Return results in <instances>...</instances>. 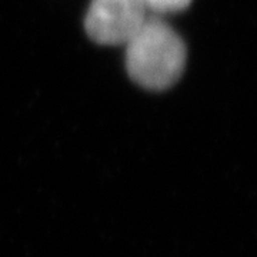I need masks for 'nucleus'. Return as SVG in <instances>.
<instances>
[{"label": "nucleus", "instance_id": "f257e3e1", "mask_svg": "<svg viewBox=\"0 0 257 257\" xmlns=\"http://www.w3.org/2000/svg\"><path fill=\"white\" fill-rule=\"evenodd\" d=\"M186 46L180 36L157 15H150L126 43L128 76L150 90H165L184 72Z\"/></svg>", "mask_w": 257, "mask_h": 257}, {"label": "nucleus", "instance_id": "f03ea898", "mask_svg": "<svg viewBox=\"0 0 257 257\" xmlns=\"http://www.w3.org/2000/svg\"><path fill=\"white\" fill-rule=\"evenodd\" d=\"M150 16L143 0H92L86 32L100 45H126Z\"/></svg>", "mask_w": 257, "mask_h": 257}, {"label": "nucleus", "instance_id": "7ed1b4c3", "mask_svg": "<svg viewBox=\"0 0 257 257\" xmlns=\"http://www.w3.org/2000/svg\"><path fill=\"white\" fill-rule=\"evenodd\" d=\"M192 0H143L150 15H165L175 13L186 9Z\"/></svg>", "mask_w": 257, "mask_h": 257}]
</instances>
